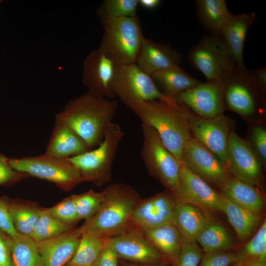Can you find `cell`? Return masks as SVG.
Here are the masks:
<instances>
[{
  "instance_id": "cell-12",
  "label": "cell",
  "mask_w": 266,
  "mask_h": 266,
  "mask_svg": "<svg viewBox=\"0 0 266 266\" xmlns=\"http://www.w3.org/2000/svg\"><path fill=\"white\" fill-rule=\"evenodd\" d=\"M172 195L176 199L199 208L208 218L210 212L222 211L220 194L183 165L177 188Z\"/></svg>"
},
{
  "instance_id": "cell-30",
  "label": "cell",
  "mask_w": 266,
  "mask_h": 266,
  "mask_svg": "<svg viewBox=\"0 0 266 266\" xmlns=\"http://www.w3.org/2000/svg\"><path fill=\"white\" fill-rule=\"evenodd\" d=\"M10 254L12 266H41L37 243L30 236L11 238Z\"/></svg>"
},
{
  "instance_id": "cell-20",
  "label": "cell",
  "mask_w": 266,
  "mask_h": 266,
  "mask_svg": "<svg viewBox=\"0 0 266 266\" xmlns=\"http://www.w3.org/2000/svg\"><path fill=\"white\" fill-rule=\"evenodd\" d=\"M182 55L170 43L160 44L143 38L136 64L144 72L152 74L179 67Z\"/></svg>"
},
{
  "instance_id": "cell-35",
  "label": "cell",
  "mask_w": 266,
  "mask_h": 266,
  "mask_svg": "<svg viewBox=\"0 0 266 266\" xmlns=\"http://www.w3.org/2000/svg\"><path fill=\"white\" fill-rule=\"evenodd\" d=\"M104 189L100 192L91 190L78 195H73L78 215L81 220L88 221L93 218L99 210L104 200Z\"/></svg>"
},
{
  "instance_id": "cell-19",
  "label": "cell",
  "mask_w": 266,
  "mask_h": 266,
  "mask_svg": "<svg viewBox=\"0 0 266 266\" xmlns=\"http://www.w3.org/2000/svg\"><path fill=\"white\" fill-rule=\"evenodd\" d=\"M82 235L79 227L38 242L41 266H64L72 258Z\"/></svg>"
},
{
  "instance_id": "cell-40",
  "label": "cell",
  "mask_w": 266,
  "mask_h": 266,
  "mask_svg": "<svg viewBox=\"0 0 266 266\" xmlns=\"http://www.w3.org/2000/svg\"><path fill=\"white\" fill-rule=\"evenodd\" d=\"M9 159L0 154V185H11L30 177L11 167Z\"/></svg>"
},
{
  "instance_id": "cell-16",
  "label": "cell",
  "mask_w": 266,
  "mask_h": 266,
  "mask_svg": "<svg viewBox=\"0 0 266 266\" xmlns=\"http://www.w3.org/2000/svg\"><path fill=\"white\" fill-rule=\"evenodd\" d=\"M175 203L170 192L141 199L133 212L132 226L142 230L168 224L175 225Z\"/></svg>"
},
{
  "instance_id": "cell-47",
  "label": "cell",
  "mask_w": 266,
  "mask_h": 266,
  "mask_svg": "<svg viewBox=\"0 0 266 266\" xmlns=\"http://www.w3.org/2000/svg\"><path fill=\"white\" fill-rule=\"evenodd\" d=\"M245 266H266V262L258 259H253L246 261Z\"/></svg>"
},
{
  "instance_id": "cell-18",
  "label": "cell",
  "mask_w": 266,
  "mask_h": 266,
  "mask_svg": "<svg viewBox=\"0 0 266 266\" xmlns=\"http://www.w3.org/2000/svg\"><path fill=\"white\" fill-rule=\"evenodd\" d=\"M227 168L233 177L250 185L261 175L260 160L248 142L232 131L228 139Z\"/></svg>"
},
{
  "instance_id": "cell-28",
  "label": "cell",
  "mask_w": 266,
  "mask_h": 266,
  "mask_svg": "<svg viewBox=\"0 0 266 266\" xmlns=\"http://www.w3.org/2000/svg\"><path fill=\"white\" fill-rule=\"evenodd\" d=\"M222 211L226 213L228 221L234 228L238 238L247 239L259 225L261 215L243 208L233 203L222 193L220 194Z\"/></svg>"
},
{
  "instance_id": "cell-26",
  "label": "cell",
  "mask_w": 266,
  "mask_h": 266,
  "mask_svg": "<svg viewBox=\"0 0 266 266\" xmlns=\"http://www.w3.org/2000/svg\"><path fill=\"white\" fill-rule=\"evenodd\" d=\"M221 189L227 199L243 208L260 213L264 207V199L253 186L234 177H230Z\"/></svg>"
},
{
  "instance_id": "cell-13",
  "label": "cell",
  "mask_w": 266,
  "mask_h": 266,
  "mask_svg": "<svg viewBox=\"0 0 266 266\" xmlns=\"http://www.w3.org/2000/svg\"><path fill=\"white\" fill-rule=\"evenodd\" d=\"M104 245L119 258L138 264L162 263L165 259L142 232L133 226L121 234L104 238Z\"/></svg>"
},
{
  "instance_id": "cell-9",
  "label": "cell",
  "mask_w": 266,
  "mask_h": 266,
  "mask_svg": "<svg viewBox=\"0 0 266 266\" xmlns=\"http://www.w3.org/2000/svg\"><path fill=\"white\" fill-rule=\"evenodd\" d=\"M187 58L193 67L201 72L207 81L222 80L237 68L221 39L210 35H204L193 46Z\"/></svg>"
},
{
  "instance_id": "cell-29",
  "label": "cell",
  "mask_w": 266,
  "mask_h": 266,
  "mask_svg": "<svg viewBox=\"0 0 266 266\" xmlns=\"http://www.w3.org/2000/svg\"><path fill=\"white\" fill-rule=\"evenodd\" d=\"M151 77L162 86L165 95L174 99L200 83L180 66L154 73Z\"/></svg>"
},
{
  "instance_id": "cell-46",
  "label": "cell",
  "mask_w": 266,
  "mask_h": 266,
  "mask_svg": "<svg viewBox=\"0 0 266 266\" xmlns=\"http://www.w3.org/2000/svg\"><path fill=\"white\" fill-rule=\"evenodd\" d=\"M161 2L160 0H138V5L147 9L157 8Z\"/></svg>"
},
{
  "instance_id": "cell-36",
  "label": "cell",
  "mask_w": 266,
  "mask_h": 266,
  "mask_svg": "<svg viewBox=\"0 0 266 266\" xmlns=\"http://www.w3.org/2000/svg\"><path fill=\"white\" fill-rule=\"evenodd\" d=\"M246 261L258 259L266 262V221L253 238L237 253Z\"/></svg>"
},
{
  "instance_id": "cell-39",
  "label": "cell",
  "mask_w": 266,
  "mask_h": 266,
  "mask_svg": "<svg viewBox=\"0 0 266 266\" xmlns=\"http://www.w3.org/2000/svg\"><path fill=\"white\" fill-rule=\"evenodd\" d=\"M237 262L245 263V260L237 253L226 251L205 252L199 266H229Z\"/></svg>"
},
{
  "instance_id": "cell-24",
  "label": "cell",
  "mask_w": 266,
  "mask_h": 266,
  "mask_svg": "<svg viewBox=\"0 0 266 266\" xmlns=\"http://www.w3.org/2000/svg\"><path fill=\"white\" fill-rule=\"evenodd\" d=\"M13 226L20 234L31 235L43 207L36 201L6 197Z\"/></svg>"
},
{
  "instance_id": "cell-22",
  "label": "cell",
  "mask_w": 266,
  "mask_h": 266,
  "mask_svg": "<svg viewBox=\"0 0 266 266\" xmlns=\"http://www.w3.org/2000/svg\"><path fill=\"white\" fill-rule=\"evenodd\" d=\"M91 150L67 123L57 115L45 153L59 158H69Z\"/></svg>"
},
{
  "instance_id": "cell-49",
  "label": "cell",
  "mask_w": 266,
  "mask_h": 266,
  "mask_svg": "<svg viewBox=\"0 0 266 266\" xmlns=\"http://www.w3.org/2000/svg\"><path fill=\"white\" fill-rule=\"evenodd\" d=\"M232 266H245L244 263L237 262L233 264Z\"/></svg>"
},
{
  "instance_id": "cell-8",
  "label": "cell",
  "mask_w": 266,
  "mask_h": 266,
  "mask_svg": "<svg viewBox=\"0 0 266 266\" xmlns=\"http://www.w3.org/2000/svg\"><path fill=\"white\" fill-rule=\"evenodd\" d=\"M142 129L141 157L147 170L173 194L178 185L182 164L166 148L152 127L142 124Z\"/></svg>"
},
{
  "instance_id": "cell-1",
  "label": "cell",
  "mask_w": 266,
  "mask_h": 266,
  "mask_svg": "<svg viewBox=\"0 0 266 266\" xmlns=\"http://www.w3.org/2000/svg\"><path fill=\"white\" fill-rule=\"evenodd\" d=\"M116 100L87 92L67 102L57 115L62 119L89 148L99 146L117 109Z\"/></svg>"
},
{
  "instance_id": "cell-21",
  "label": "cell",
  "mask_w": 266,
  "mask_h": 266,
  "mask_svg": "<svg viewBox=\"0 0 266 266\" xmlns=\"http://www.w3.org/2000/svg\"><path fill=\"white\" fill-rule=\"evenodd\" d=\"M256 17L254 12L238 14L231 13L218 37L229 50L237 68L240 69H246L243 59L245 40L247 31Z\"/></svg>"
},
{
  "instance_id": "cell-7",
  "label": "cell",
  "mask_w": 266,
  "mask_h": 266,
  "mask_svg": "<svg viewBox=\"0 0 266 266\" xmlns=\"http://www.w3.org/2000/svg\"><path fill=\"white\" fill-rule=\"evenodd\" d=\"M8 161L14 169L51 182L66 192L71 191L82 183L78 169L68 158L45 153L37 156L9 159Z\"/></svg>"
},
{
  "instance_id": "cell-3",
  "label": "cell",
  "mask_w": 266,
  "mask_h": 266,
  "mask_svg": "<svg viewBox=\"0 0 266 266\" xmlns=\"http://www.w3.org/2000/svg\"><path fill=\"white\" fill-rule=\"evenodd\" d=\"M130 108L142 124L156 131L166 148L180 161L184 147L193 136L185 117V107L180 104L175 107L153 100L140 102Z\"/></svg>"
},
{
  "instance_id": "cell-44",
  "label": "cell",
  "mask_w": 266,
  "mask_h": 266,
  "mask_svg": "<svg viewBox=\"0 0 266 266\" xmlns=\"http://www.w3.org/2000/svg\"><path fill=\"white\" fill-rule=\"evenodd\" d=\"M118 258L115 251L104 246L92 266H118Z\"/></svg>"
},
{
  "instance_id": "cell-33",
  "label": "cell",
  "mask_w": 266,
  "mask_h": 266,
  "mask_svg": "<svg viewBox=\"0 0 266 266\" xmlns=\"http://www.w3.org/2000/svg\"><path fill=\"white\" fill-rule=\"evenodd\" d=\"M138 0H105L97 9V14L104 26L123 17H136Z\"/></svg>"
},
{
  "instance_id": "cell-48",
  "label": "cell",
  "mask_w": 266,
  "mask_h": 266,
  "mask_svg": "<svg viewBox=\"0 0 266 266\" xmlns=\"http://www.w3.org/2000/svg\"><path fill=\"white\" fill-rule=\"evenodd\" d=\"M162 263L158 264H124L123 266H164Z\"/></svg>"
},
{
  "instance_id": "cell-23",
  "label": "cell",
  "mask_w": 266,
  "mask_h": 266,
  "mask_svg": "<svg viewBox=\"0 0 266 266\" xmlns=\"http://www.w3.org/2000/svg\"><path fill=\"white\" fill-rule=\"evenodd\" d=\"M140 231L164 258L175 266L182 246L181 236L176 226L168 224Z\"/></svg>"
},
{
  "instance_id": "cell-15",
  "label": "cell",
  "mask_w": 266,
  "mask_h": 266,
  "mask_svg": "<svg viewBox=\"0 0 266 266\" xmlns=\"http://www.w3.org/2000/svg\"><path fill=\"white\" fill-rule=\"evenodd\" d=\"M175 99L196 115L211 119L222 114L225 107L223 80L207 81L179 94Z\"/></svg>"
},
{
  "instance_id": "cell-6",
  "label": "cell",
  "mask_w": 266,
  "mask_h": 266,
  "mask_svg": "<svg viewBox=\"0 0 266 266\" xmlns=\"http://www.w3.org/2000/svg\"><path fill=\"white\" fill-rule=\"evenodd\" d=\"M103 27L99 48L110 55L119 66L136 64L144 37L138 18H121Z\"/></svg>"
},
{
  "instance_id": "cell-37",
  "label": "cell",
  "mask_w": 266,
  "mask_h": 266,
  "mask_svg": "<svg viewBox=\"0 0 266 266\" xmlns=\"http://www.w3.org/2000/svg\"><path fill=\"white\" fill-rule=\"evenodd\" d=\"M44 208L51 216L68 224L75 226L81 220L77 212L72 195L64 199L52 207Z\"/></svg>"
},
{
  "instance_id": "cell-25",
  "label": "cell",
  "mask_w": 266,
  "mask_h": 266,
  "mask_svg": "<svg viewBox=\"0 0 266 266\" xmlns=\"http://www.w3.org/2000/svg\"><path fill=\"white\" fill-rule=\"evenodd\" d=\"M175 199V226L181 239L196 241L199 233L210 221L199 208Z\"/></svg>"
},
{
  "instance_id": "cell-14",
  "label": "cell",
  "mask_w": 266,
  "mask_h": 266,
  "mask_svg": "<svg viewBox=\"0 0 266 266\" xmlns=\"http://www.w3.org/2000/svg\"><path fill=\"white\" fill-rule=\"evenodd\" d=\"M224 104L243 116H250L258 107V92L249 71L236 68L222 79Z\"/></svg>"
},
{
  "instance_id": "cell-32",
  "label": "cell",
  "mask_w": 266,
  "mask_h": 266,
  "mask_svg": "<svg viewBox=\"0 0 266 266\" xmlns=\"http://www.w3.org/2000/svg\"><path fill=\"white\" fill-rule=\"evenodd\" d=\"M104 247V238L82 233L74 255L64 266H92Z\"/></svg>"
},
{
  "instance_id": "cell-2",
  "label": "cell",
  "mask_w": 266,
  "mask_h": 266,
  "mask_svg": "<svg viewBox=\"0 0 266 266\" xmlns=\"http://www.w3.org/2000/svg\"><path fill=\"white\" fill-rule=\"evenodd\" d=\"M104 190V198L98 212L79 227L82 233L105 238L121 234L132 227L133 212L141 199L139 194L124 183L110 185Z\"/></svg>"
},
{
  "instance_id": "cell-31",
  "label": "cell",
  "mask_w": 266,
  "mask_h": 266,
  "mask_svg": "<svg viewBox=\"0 0 266 266\" xmlns=\"http://www.w3.org/2000/svg\"><path fill=\"white\" fill-rule=\"evenodd\" d=\"M196 241L205 252L227 251L234 248L233 239L226 229L211 221L202 230Z\"/></svg>"
},
{
  "instance_id": "cell-43",
  "label": "cell",
  "mask_w": 266,
  "mask_h": 266,
  "mask_svg": "<svg viewBox=\"0 0 266 266\" xmlns=\"http://www.w3.org/2000/svg\"><path fill=\"white\" fill-rule=\"evenodd\" d=\"M11 237L0 230V266H12Z\"/></svg>"
},
{
  "instance_id": "cell-27",
  "label": "cell",
  "mask_w": 266,
  "mask_h": 266,
  "mask_svg": "<svg viewBox=\"0 0 266 266\" xmlns=\"http://www.w3.org/2000/svg\"><path fill=\"white\" fill-rule=\"evenodd\" d=\"M198 18L204 29L215 37H219L221 30L231 14L224 0L196 1Z\"/></svg>"
},
{
  "instance_id": "cell-38",
  "label": "cell",
  "mask_w": 266,
  "mask_h": 266,
  "mask_svg": "<svg viewBox=\"0 0 266 266\" xmlns=\"http://www.w3.org/2000/svg\"><path fill=\"white\" fill-rule=\"evenodd\" d=\"M202 256L196 241L182 239V246L175 266H199Z\"/></svg>"
},
{
  "instance_id": "cell-41",
  "label": "cell",
  "mask_w": 266,
  "mask_h": 266,
  "mask_svg": "<svg viewBox=\"0 0 266 266\" xmlns=\"http://www.w3.org/2000/svg\"><path fill=\"white\" fill-rule=\"evenodd\" d=\"M0 230L11 238H14L18 234L13 226L8 212L6 197H0Z\"/></svg>"
},
{
  "instance_id": "cell-11",
  "label": "cell",
  "mask_w": 266,
  "mask_h": 266,
  "mask_svg": "<svg viewBox=\"0 0 266 266\" xmlns=\"http://www.w3.org/2000/svg\"><path fill=\"white\" fill-rule=\"evenodd\" d=\"M180 162L205 182L221 189L230 177L225 164L193 136L185 144Z\"/></svg>"
},
{
  "instance_id": "cell-50",
  "label": "cell",
  "mask_w": 266,
  "mask_h": 266,
  "mask_svg": "<svg viewBox=\"0 0 266 266\" xmlns=\"http://www.w3.org/2000/svg\"><path fill=\"white\" fill-rule=\"evenodd\" d=\"M1 2V0H0V2Z\"/></svg>"
},
{
  "instance_id": "cell-4",
  "label": "cell",
  "mask_w": 266,
  "mask_h": 266,
  "mask_svg": "<svg viewBox=\"0 0 266 266\" xmlns=\"http://www.w3.org/2000/svg\"><path fill=\"white\" fill-rule=\"evenodd\" d=\"M124 135L120 126L112 122L105 132L103 141L97 148L68 158L78 169L82 183L89 182L100 186L110 181L112 163Z\"/></svg>"
},
{
  "instance_id": "cell-17",
  "label": "cell",
  "mask_w": 266,
  "mask_h": 266,
  "mask_svg": "<svg viewBox=\"0 0 266 266\" xmlns=\"http://www.w3.org/2000/svg\"><path fill=\"white\" fill-rule=\"evenodd\" d=\"M119 66L110 55L100 48L92 51L83 65L82 82L88 92L105 98H114L110 86Z\"/></svg>"
},
{
  "instance_id": "cell-45",
  "label": "cell",
  "mask_w": 266,
  "mask_h": 266,
  "mask_svg": "<svg viewBox=\"0 0 266 266\" xmlns=\"http://www.w3.org/2000/svg\"><path fill=\"white\" fill-rule=\"evenodd\" d=\"M250 75L254 86L263 95L266 87V68L261 67L249 71Z\"/></svg>"
},
{
  "instance_id": "cell-10",
  "label": "cell",
  "mask_w": 266,
  "mask_h": 266,
  "mask_svg": "<svg viewBox=\"0 0 266 266\" xmlns=\"http://www.w3.org/2000/svg\"><path fill=\"white\" fill-rule=\"evenodd\" d=\"M185 117L192 135L228 165V139L232 132L229 118L223 114L211 119L200 117L186 108Z\"/></svg>"
},
{
  "instance_id": "cell-5",
  "label": "cell",
  "mask_w": 266,
  "mask_h": 266,
  "mask_svg": "<svg viewBox=\"0 0 266 266\" xmlns=\"http://www.w3.org/2000/svg\"><path fill=\"white\" fill-rule=\"evenodd\" d=\"M110 88L115 97L118 96L129 108L140 102L153 100L163 101L175 107L180 106L174 98L160 91L151 76L136 64L119 66Z\"/></svg>"
},
{
  "instance_id": "cell-42",
  "label": "cell",
  "mask_w": 266,
  "mask_h": 266,
  "mask_svg": "<svg viewBox=\"0 0 266 266\" xmlns=\"http://www.w3.org/2000/svg\"><path fill=\"white\" fill-rule=\"evenodd\" d=\"M252 138L258 157L265 165L266 162V131L261 127H255L252 132Z\"/></svg>"
},
{
  "instance_id": "cell-34",
  "label": "cell",
  "mask_w": 266,
  "mask_h": 266,
  "mask_svg": "<svg viewBox=\"0 0 266 266\" xmlns=\"http://www.w3.org/2000/svg\"><path fill=\"white\" fill-rule=\"evenodd\" d=\"M74 228V225L64 223L51 216L43 207L30 237L38 242L60 235Z\"/></svg>"
}]
</instances>
